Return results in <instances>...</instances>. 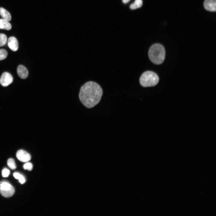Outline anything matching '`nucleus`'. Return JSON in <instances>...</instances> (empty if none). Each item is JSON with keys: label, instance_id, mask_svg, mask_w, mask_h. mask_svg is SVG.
<instances>
[{"label": "nucleus", "instance_id": "4", "mask_svg": "<svg viewBox=\"0 0 216 216\" xmlns=\"http://www.w3.org/2000/svg\"><path fill=\"white\" fill-rule=\"evenodd\" d=\"M14 188L9 183L5 181L0 184V192L2 195L5 197H9L14 193Z\"/></svg>", "mask_w": 216, "mask_h": 216}, {"label": "nucleus", "instance_id": "8", "mask_svg": "<svg viewBox=\"0 0 216 216\" xmlns=\"http://www.w3.org/2000/svg\"><path fill=\"white\" fill-rule=\"evenodd\" d=\"M8 45L12 50L14 51H16L19 47V44L17 40L14 37H10L8 40Z\"/></svg>", "mask_w": 216, "mask_h": 216}, {"label": "nucleus", "instance_id": "16", "mask_svg": "<svg viewBox=\"0 0 216 216\" xmlns=\"http://www.w3.org/2000/svg\"><path fill=\"white\" fill-rule=\"evenodd\" d=\"M8 52L4 49H0V61L5 59L7 56Z\"/></svg>", "mask_w": 216, "mask_h": 216}, {"label": "nucleus", "instance_id": "5", "mask_svg": "<svg viewBox=\"0 0 216 216\" xmlns=\"http://www.w3.org/2000/svg\"><path fill=\"white\" fill-rule=\"evenodd\" d=\"M13 78L12 75L7 72H4L0 78V83L3 86L6 87L12 83Z\"/></svg>", "mask_w": 216, "mask_h": 216}, {"label": "nucleus", "instance_id": "11", "mask_svg": "<svg viewBox=\"0 0 216 216\" xmlns=\"http://www.w3.org/2000/svg\"><path fill=\"white\" fill-rule=\"evenodd\" d=\"M0 15L3 18L8 21L11 20V17L10 13L5 9L0 8Z\"/></svg>", "mask_w": 216, "mask_h": 216}, {"label": "nucleus", "instance_id": "18", "mask_svg": "<svg viewBox=\"0 0 216 216\" xmlns=\"http://www.w3.org/2000/svg\"><path fill=\"white\" fill-rule=\"evenodd\" d=\"M10 171L6 168L4 169L2 171V175L4 177H7L10 174Z\"/></svg>", "mask_w": 216, "mask_h": 216}, {"label": "nucleus", "instance_id": "19", "mask_svg": "<svg viewBox=\"0 0 216 216\" xmlns=\"http://www.w3.org/2000/svg\"><path fill=\"white\" fill-rule=\"evenodd\" d=\"M130 0H122L123 2L124 3H127Z\"/></svg>", "mask_w": 216, "mask_h": 216}, {"label": "nucleus", "instance_id": "10", "mask_svg": "<svg viewBox=\"0 0 216 216\" xmlns=\"http://www.w3.org/2000/svg\"><path fill=\"white\" fill-rule=\"evenodd\" d=\"M11 27V25L8 21L4 19H0V29L9 30Z\"/></svg>", "mask_w": 216, "mask_h": 216}, {"label": "nucleus", "instance_id": "13", "mask_svg": "<svg viewBox=\"0 0 216 216\" xmlns=\"http://www.w3.org/2000/svg\"><path fill=\"white\" fill-rule=\"evenodd\" d=\"M13 175L15 178L19 180L21 184H23L25 183V179L24 177L20 174L17 172H15L14 173Z\"/></svg>", "mask_w": 216, "mask_h": 216}, {"label": "nucleus", "instance_id": "9", "mask_svg": "<svg viewBox=\"0 0 216 216\" xmlns=\"http://www.w3.org/2000/svg\"><path fill=\"white\" fill-rule=\"evenodd\" d=\"M17 73L19 76L22 79L26 78L28 75V71L27 68L23 65H20L17 69Z\"/></svg>", "mask_w": 216, "mask_h": 216}, {"label": "nucleus", "instance_id": "15", "mask_svg": "<svg viewBox=\"0 0 216 216\" xmlns=\"http://www.w3.org/2000/svg\"><path fill=\"white\" fill-rule=\"evenodd\" d=\"M7 38L6 35L3 34H0V47L4 45L7 41Z\"/></svg>", "mask_w": 216, "mask_h": 216}, {"label": "nucleus", "instance_id": "7", "mask_svg": "<svg viewBox=\"0 0 216 216\" xmlns=\"http://www.w3.org/2000/svg\"><path fill=\"white\" fill-rule=\"evenodd\" d=\"M216 0H205L203 5L207 10L212 12H215L216 10Z\"/></svg>", "mask_w": 216, "mask_h": 216}, {"label": "nucleus", "instance_id": "17", "mask_svg": "<svg viewBox=\"0 0 216 216\" xmlns=\"http://www.w3.org/2000/svg\"><path fill=\"white\" fill-rule=\"evenodd\" d=\"M23 167L25 170H27L28 171H31L33 168V165L30 163H27L24 165Z\"/></svg>", "mask_w": 216, "mask_h": 216}, {"label": "nucleus", "instance_id": "12", "mask_svg": "<svg viewBox=\"0 0 216 216\" xmlns=\"http://www.w3.org/2000/svg\"><path fill=\"white\" fill-rule=\"evenodd\" d=\"M142 4V0H135L134 2L130 5V8L131 9L134 10L141 7Z\"/></svg>", "mask_w": 216, "mask_h": 216}, {"label": "nucleus", "instance_id": "14", "mask_svg": "<svg viewBox=\"0 0 216 216\" xmlns=\"http://www.w3.org/2000/svg\"><path fill=\"white\" fill-rule=\"evenodd\" d=\"M7 164L9 167L12 170H14L16 168V166L14 160L12 158H10L8 160Z\"/></svg>", "mask_w": 216, "mask_h": 216}, {"label": "nucleus", "instance_id": "6", "mask_svg": "<svg viewBox=\"0 0 216 216\" xmlns=\"http://www.w3.org/2000/svg\"><path fill=\"white\" fill-rule=\"evenodd\" d=\"M16 157L19 160L24 162H27L31 159L30 154L26 151L22 149L17 151L16 154Z\"/></svg>", "mask_w": 216, "mask_h": 216}, {"label": "nucleus", "instance_id": "2", "mask_svg": "<svg viewBox=\"0 0 216 216\" xmlns=\"http://www.w3.org/2000/svg\"><path fill=\"white\" fill-rule=\"evenodd\" d=\"M148 55L151 61L157 64L162 63L164 61L165 52L164 47L161 44H155L150 48Z\"/></svg>", "mask_w": 216, "mask_h": 216}, {"label": "nucleus", "instance_id": "1", "mask_svg": "<svg viewBox=\"0 0 216 216\" xmlns=\"http://www.w3.org/2000/svg\"><path fill=\"white\" fill-rule=\"evenodd\" d=\"M103 94L101 86L94 82L90 81L80 88L79 99L82 103L88 108H92L100 101Z\"/></svg>", "mask_w": 216, "mask_h": 216}, {"label": "nucleus", "instance_id": "3", "mask_svg": "<svg viewBox=\"0 0 216 216\" xmlns=\"http://www.w3.org/2000/svg\"><path fill=\"white\" fill-rule=\"evenodd\" d=\"M159 78L154 72L147 71L143 73L140 78V85L144 87L153 86L158 82Z\"/></svg>", "mask_w": 216, "mask_h": 216}]
</instances>
